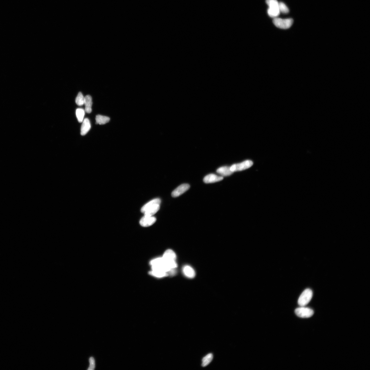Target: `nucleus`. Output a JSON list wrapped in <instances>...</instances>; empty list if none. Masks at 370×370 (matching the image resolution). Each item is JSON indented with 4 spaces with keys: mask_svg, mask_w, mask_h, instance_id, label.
Returning a JSON list of instances; mask_svg holds the SVG:
<instances>
[{
    "mask_svg": "<svg viewBox=\"0 0 370 370\" xmlns=\"http://www.w3.org/2000/svg\"><path fill=\"white\" fill-rule=\"evenodd\" d=\"M190 185L188 184H183L177 187L172 193V197L176 198L180 196L190 188Z\"/></svg>",
    "mask_w": 370,
    "mask_h": 370,
    "instance_id": "nucleus-9",
    "label": "nucleus"
},
{
    "mask_svg": "<svg viewBox=\"0 0 370 370\" xmlns=\"http://www.w3.org/2000/svg\"><path fill=\"white\" fill-rule=\"evenodd\" d=\"M313 292L310 289H306L300 295L298 303L301 306H304L309 303L312 297Z\"/></svg>",
    "mask_w": 370,
    "mask_h": 370,
    "instance_id": "nucleus-4",
    "label": "nucleus"
},
{
    "mask_svg": "<svg viewBox=\"0 0 370 370\" xmlns=\"http://www.w3.org/2000/svg\"><path fill=\"white\" fill-rule=\"evenodd\" d=\"M109 117L101 115H97L96 117V124L103 125L108 123L110 121Z\"/></svg>",
    "mask_w": 370,
    "mask_h": 370,
    "instance_id": "nucleus-16",
    "label": "nucleus"
},
{
    "mask_svg": "<svg viewBox=\"0 0 370 370\" xmlns=\"http://www.w3.org/2000/svg\"><path fill=\"white\" fill-rule=\"evenodd\" d=\"M162 257L166 262L170 264L176 263L177 256L176 253L172 249L167 250Z\"/></svg>",
    "mask_w": 370,
    "mask_h": 370,
    "instance_id": "nucleus-8",
    "label": "nucleus"
},
{
    "mask_svg": "<svg viewBox=\"0 0 370 370\" xmlns=\"http://www.w3.org/2000/svg\"><path fill=\"white\" fill-rule=\"evenodd\" d=\"M279 7L280 12L285 14H287L289 12V10L288 7L286 6L284 3L282 2H279Z\"/></svg>",
    "mask_w": 370,
    "mask_h": 370,
    "instance_id": "nucleus-20",
    "label": "nucleus"
},
{
    "mask_svg": "<svg viewBox=\"0 0 370 370\" xmlns=\"http://www.w3.org/2000/svg\"><path fill=\"white\" fill-rule=\"evenodd\" d=\"M84 104L85 105V111L89 114L91 113L92 105V100L91 96L88 95L85 97Z\"/></svg>",
    "mask_w": 370,
    "mask_h": 370,
    "instance_id": "nucleus-14",
    "label": "nucleus"
},
{
    "mask_svg": "<svg viewBox=\"0 0 370 370\" xmlns=\"http://www.w3.org/2000/svg\"><path fill=\"white\" fill-rule=\"evenodd\" d=\"M156 220L157 219L153 216H144L140 220V223L142 227H148L154 224Z\"/></svg>",
    "mask_w": 370,
    "mask_h": 370,
    "instance_id": "nucleus-10",
    "label": "nucleus"
},
{
    "mask_svg": "<svg viewBox=\"0 0 370 370\" xmlns=\"http://www.w3.org/2000/svg\"><path fill=\"white\" fill-rule=\"evenodd\" d=\"M85 111L82 108H78L76 111V116L79 122L81 123L83 121V119L85 115Z\"/></svg>",
    "mask_w": 370,
    "mask_h": 370,
    "instance_id": "nucleus-18",
    "label": "nucleus"
},
{
    "mask_svg": "<svg viewBox=\"0 0 370 370\" xmlns=\"http://www.w3.org/2000/svg\"><path fill=\"white\" fill-rule=\"evenodd\" d=\"M216 172L221 175L224 176H230L233 173L231 171L230 167L228 166L221 167L217 169Z\"/></svg>",
    "mask_w": 370,
    "mask_h": 370,
    "instance_id": "nucleus-15",
    "label": "nucleus"
},
{
    "mask_svg": "<svg viewBox=\"0 0 370 370\" xmlns=\"http://www.w3.org/2000/svg\"><path fill=\"white\" fill-rule=\"evenodd\" d=\"M183 272L184 275L187 278L192 279L195 277L196 274L195 270L189 265L184 266L183 268Z\"/></svg>",
    "mask_w": 370,
    "mask_h": 370,
    "instance_id": "nucleus-12",
    "label": "nucleus"
},
{
    "mask_svg": "<svg viewBox=\"0 0 370 370\" xmlns=\"http://www.w3.org/2000/svg\"><path fill=\"white\" fill-rule=\"evenodd\" d=\"M213 358V355L212 353H210L206 355L202 359V367H205L209 365L212 361Z\"/></svg>",
    "mask_w": 370,
    "mask_h": 370,
    "instance_id": "nucleus-17",
    "label": "nucleus"
},
{
    "mask_svg": "<svg viewBox=\"0 0 370 370\" xmlns=\"http://www.w3.org/2000/svg\"><path fill=\"white\" fill-rule=\"evenodd\" d=\"M253 164V163L251 161L246 160L239 164L232 165L230 167V169L233 172L242 171L251 167Z\"/></svg>",
    "mask_w": 370,
    "mask_h": 370,
    "instance_id": "nucleus-7",
    "label": "nucleus"
},
{
    "mask_svg": "<svg viewBox=\"0 0 370 370\" xmlns=\"http://www.w3.org/2000/svg\"><path fill=\"white\" fill-rule=\"evenodd\" d=\"M82 122L81 129V135L83 136L86 135L89 131L91 128V125L88 118L85 119Z\"/></svg>",
    "mask_w": 370,
    "mask_h": 370,
    "instance_id": "nucleus-13",
    "label": "nucleus"
},
{
    "mask_svg": "<svg viewBox=\"0 0 370 370\" xmlns=\"http://www.w3.org/2000/svg\"><path fill=\"white\" fill-rule=\"evenodd\" d=\"M223 177L218 176L215 174H210L205 176L203 181L205 183H213L218 182L223 179Z\"/></svg>",
    "mask_w": 370,
    "mask_h": 370,
    "instance_id": "nucleus-11",
    "label": "nucleus"
},
{
    "mask_svg": "<svg viewBox=\"0 0 370 370\" xmlns=\"http://www.w3.org/2000/svg\"><path fill=\"white\" fill-rule=\"evenodd\" d=\"M84 101L85 97L83 96L82 93L79 92L75 100L76 104L79 106H81L84 104Z\"/></svg>",
    "mask_w": 370,
    "mask_h": 370,
    "instance_id": "nucleus-19",
    "label": "nucleus"
},
{
    "mask_svg": "<svg viewBox=\"0 0 370 370\" xmlns=\"http://www.w3.org/2000/svg\"><path fill=\"white\" fill-rule=\"evenodd\" d=\"M152 270L149 274L154 277L162 278L168 276V270L162 257H158L151 261Z\"/></svg>",
    "mask_w": 370,
    "mask_h": 370,
    "instance_id": "nucleus-1",
    "label": "nucleus"
},
{
    "mask_svg": "<svg viewBox=\"0 0 370 370\" xmlns=\"http://www.w3.org/2000/svg\"><path fill=\"white\" fill-rule=\"evenodd\" d=\"M295 313L297 316L300 317L308 318L312 316L314 311L310 308L302 306L296 308L295 311Z\"/></svg>",
    "mask_w": 370,
    "mask_h": 370,
    "instance_id": "nucleus-6",
    "label": "nucleus"
},
{
    "mask_svg": "<svg viewBox=\"0 0 370 370\" xmlns=\"http://www.w3.org/2000/svg\"><path fill=\"white\" fill-rule=\"evenodd\" d=\"M161 203L160 199H154L145 205L141 208V212L144 214V216H153L160 209Z\"/></svg>",
    "mask_w": 370,
    "mask_h": 370,
    "instance_id": "nucleus-2",
    "label": "nucleus"
},
{
    "mask_svg": "<svg viewBox=\"0 0 370 370\" xmlns=\"http://www.w3.org/2000/svg\"><path fill=\"white\" fill-rule=\"evenodd\" d=\"M273 23L277 27L283 29H286L291 27L293 23V19H282L277 17L275 18Z\"/></svg>",
    "mask_w": 370,
    "mask_h": 370,
    "instance_id": "nucleus-5",
    "label": "nucleus"
},
{
    "mask_svg": "<svg viewBox=\"0 0 370 370\" xmlns=\"http://www.w3.org/2000/svg\"><path fill=\"white\" fill-rule=\"evenodd\" d=\"M266 2L269 6L267 10L268 15L272 18L277 17L280 13L277 0H266Z\"/></svg>",
    "mask_w": 370,
    "mask_h": 370,
    "instance_id": "nucleus-3",
    "label": "nucleus"
},
{
    "mask_svg": "<svg viewBox=\"0 0 370 370\" xmlns=\"http://www.w3.org/2000/svg\"><path fill=\"white\" fill-rule=\"evenodd\" d=\"M90 365L88 370H93L95 368V361L93 357H90L89 359Z\"/></svg>",
    "mask_w": 370,
    "mask_h": 370,
    "instance_id": "nucleus-21",
    "label": "nucleus"
}]
</instances>
